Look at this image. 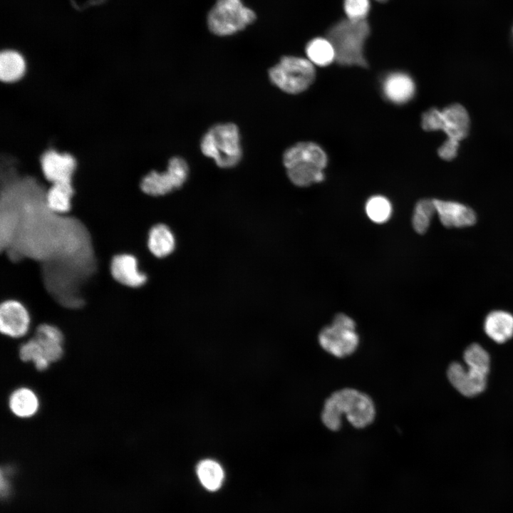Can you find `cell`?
<instances>
[{
    "mask_svg": "<svg viewBox=\"0 0 513 513\" xmlns=\"http://www.w3.org/2000/svg\"><path fill=\"white\" fill-rule=\"evenodd\" d=\"M198 479L202 486L209 491H216L222 484L224 472L216 461L207 459L200 461L196 468Z\"/></svg>",
    "mask_w": 513,
    "mask_h": 513,
    "instance_id": "cell-23",
    "label": "cell"
},
{
    "mask_svg": "<svg viewBox=\"0 0 513 513\" xmlns=\"http://www.w3.org/2000/svg\"><path fill=\"white\" fill-rule=\"evenodd\" d=\"M484 330L494 342H507L513 336V315L503 310L491 311L484 319Z\"/></svg>",
    "mask_w": 513,
    "mask_h": 513,
    "instance_id": "cell-18",
    "label": "cell"
},
{
    "mask_svg": "<svg viewBox=\"0 0 513 513\" xmlns=\"http://www.w3.org/2000/svg\"><path fill=\"white\" fill-rule=\"evenodd\" d=\"M189 167L180 157H172L167 170L162 172L151 171L144 176L140 183L142 192L147 195L159 197L180 188L187 180Z\"/></svg>",
    "mask_w": 513,
    "mask_h": 513,
    "instance_id": "cell-8",
    "label": "cell"
},
{
    "mask_svg": "<svg viewBox=\"0 0 513 513\" xmlns=\"http://www.w3.org/2000/svg\"><path fill=\"white\" fill-rule=\"evenodd\" d=\"M366 212L373 222L383 223L390 218L392 206L387 198L380 195L373 196L367 201Z\"/></svg>",
    "mask_w": 513,
    "mask_h": 513,
    "instance_id": "cell-28",
    "label": "cell"
},
{
    "mask_svg": "<svg viewBox=\"0 0 513 513\" xmlns=\"http://www.w3.org/2000/svg\"><path fill=\"white\" fill-rule=\"evenodd\" d=\"M316 71L308 59L299 56H284L269 70L271 82L289 94L306 90L314 82Z\"/></svg>",
    "mask_w": 513,
    "mask_h": 513,
    "instance_id": "cell-6",
    "label": "cell"
},
{
    "mask_svg": "<svg viewBox=\"0 0 513 513\" xmlns=\"http://www.w3.org/2000/svg\"><path fill=\"white\" fill-rule=\"evenodd\" d=\"M112 279L118 284L132 289L144 286L147 276L140 269L136 256L130 252H120L113 255L108 264Z\"/></svg>",
    "mask_w": 513,
    "mask_h": 513,
    "instance_id": "cell-9",
    "label": "cell"
},
{
    "mask_svg": "<svg viewBox=\"0 0 513 513\" xmlns=\"http://www.w3.org/2000/svg\"><path fill=\"white\" fill-rule=\"evenodd\" d=\"M356 429L370 425L376 417L373 398L367 393L353 388H343L333 392L324 400L321 420L330 431L337 432L342 427V418Z\"/></svg>",
    "mask_w": 513,
    "mask_h": 513,
    "instance_id": "cell-1",
    "label": "cell"
},
{
    "mask_svg": "<svg viewBox=\"0 0 513 513\" xmlns=\"http://www.w3.org/2000/svg\"><path fill=\"white\" fill-rule=\"evenodd\" d=\"M147 246L154 256L164 258L173 252L175 247V239L167 225L157 224L152 226L148 232Z\"/></svg>",
    "mask_w": 513,
    "mask_h": 513,
    "instance_id": "cell-19",
    "label": "cell"
},
{
    "mask_svg": "<svg viewBox=\"0 0 513 513\" xmlns=\"http://www.w3.org/2000/svg\"><path fill=\"white\" fill-rule=\"evenodd\" d=\"M256 18L255 12L242 0H217L207 14V24L213 34L228 36L245 29Z\"/></svg>",
    "mask_w": 513,
    "mask_h": 513,
    "instance_id": "cell-5",
    "label": "cell"
},
{
    "mask_svg": "<svg viewBox=\"0 0 513 513\" xmlns=\"http://www.w3.org/2000/svg\"><path fill=\"white\" fill-rule=\"evenodd\" d=\"M382 89L385 97L389 101L395 104H403L413 98L415 86L408 74L393 72L385 78Z\"/></svg>",
    "mask_w": 513,
    "mask_h": 513,
    "instance_id": "cell-15",
    "label": "cell"
},
{
    "mask_svg": "<svg viewBox=\"0 0 513 513\" xmlns=\"http://www.w3.org/2000/svg\"><path fill=\"white\" fill-rule=\"evenodd\" d=\"M305 51L308 59L318 66H326L336 60L334 48L327 38L315 37L306 44Z\"/></svg>",
    "mask_w": 513,
    "mask_h": 513,
    "instance_id": "cell-22",
    "label": "cell"
},
{
    "mask_svg": "<svg viewBox=\"0 0 513 513\" xmlns=\"http://www.w3.org/2000/svg\"><path fill=\"white\" fill-rule=\"evenodd\" d=\"M200 148L205 156L214 160L222 168L237 165L242 155L237 126L231 123L212 126L203 135Z\"/></svg>",
    "mask_w": 513,
    "mask_h": 513,
    "instance_id": "cell-4",
    "label": "cell"
},
{
    "mask_svg": "<svg viewBox=\"0 0 513 513\" xmlns=\"http://www.w3.org/2000/svg\"><path fill=\"white\" fill-rule=\"evenodd\" d=\"M463 358L469 369L487 375L490 357L487 351L478 343H472L465 351Z\"/></svg>",
    "mask_w": 513,
    "mask_h": 513,
    "instance_id": "cell-25",
    "label": "cell"
},
{
    "mask_svg": "<svg viewBox=\"0 0 513 513\" xmlns=\"http://www.w3.org/2000/svg\"><path fill=\"white\" fill-rule=\"evenodd\" d=\"M19 357L25 362L32 361L37 370H46L50 362L39 342L34 338L24 343L19 349Z\"/></svg>",
    "mask_w": 513,
    "mask_h": 513,
    "instance_id": "cell-27",
    "label": "cell"
},
{
    "mask_svg": "<svg viewBox=\"0 0 513 513\" xmlns=\"http://www.w3.org/2000/svg\"><path fill=\"white\" fill-rule=\"evenodd\" d=\"M513 31V30H512Z\"/></svg>",
    "mask_w": 513,
    "mask_h": 513,
    "instance_id": "cell-31",
    "label": "cell"
},
{
    "mask_svg": "<svg viewBox=\"0 0 513 513\" xmlns=\"http://www.w3.org/2000/svg\"><path fill=\"white\" fill-rule=\"evenodd\" d=\"M451 385L462 395L473 397L481 393L486 387L487 375L471 369H466L458 362L452 363L447 370Z\"/></svg>",
    "mask_w": 513,
    "mask_h": 513,
    "instance_id": "cell-11",
    "label": "cell"
},
{
    "mask_svg": "<svg viewBox=\"0 0 513 513\" xmlns=\"http://www.w3.org/2000/svg\"><path fill=\"white\" fill-rule=\"evenodd\" d=\"M353 318L345 314H336L330 325L318 333V342L327 353L337 358H346L358 348L360 337Z\"/></svg>",
    "mask_w": 513,
    "mask_h": 513,
    "instance_id": "cell-7",
    "label": "cell"
},
{
    "mask_svg": "<svg viewBox=\"0 0 513 513\" xmlns=\"http://www.w3.org/2000/svg\"><path fill=\"white\" fill-rule=\"evenodd\" d=\"M436 213L444 227L463 228L474 225L477 222L475 211L462 203L433 199Z\"/></svg>",
    "mask_w": 513,
    "mask_h": 513,
    "instance_id": "cell-12",
    "label": "cell"
},
{
    "mask_svg": "<svg viewBox=\"0 0 513 513\" xmlns=\"http://www.w3.org/2000/svg\"><path fill=\"white\" fill-rule=\"evenodd\" d=\"M370 33V27L366 20L341 19L332 24L326 32V38L332 43L336 61L346 66L368 67L364 46Z\"/></svg>",
    "mask_w": 513,
    "mask_h": 513,
    "instance_id": "cell-2",
    "label": "cell"
},
{
    "mask_svg": "<svg viewBox=\"0 0 513 513\" xmlns=\"http://www.w3.org/2000/svg\"><path fill=\"white\" fill-rule=\"evenodd\" d=\"M343 8L347 19L366 20L370 10V0H343Z\"/></svg>",
    "mask_w": 513,
    "mask_h": 513,
    "instance_id": "cell-29",
    "label": "cell"
},
{
    "mask_svg": "<svg viewBox=\"0 0 513 513\" xmlns=\"http://www.w3.org/2000/svg\"><path fill=\"white\" fill-rule=\"evenodd\" d=\"M26 62L19 52L13 50L3 51L0 55V78L5 83H12L20 79L24 74Z\"/></svg>",
    "mask_w": 513,
    "mask_h": 513,
    "instance_id": "cell-21",
    "label": "cell"
},
{
    "mask_svg": "<svg viewBox=\"0 0 513 513\" xmlns=\"http://www.w3.org/2000/svg\"><path fill=\"white\" fill-rule=\"evenodd\" d=\"M72 181L52 183L44 195L47 209L57 215H64L73 209L74 187Z\"/></svg>",
    "mask_w": 513,
    "mask_h": 513,
    "instance_id": "cell-16",
    "label": "cell"
},
{
    "mask_svg": "<svg viewBox=\"0 0 513 513\" xmlns=\"http://www.w3.org/2000/svg\"><path fill=\"white\" fill-rule=\"evenodd\" d=\"M422 127L428 131L442 130L447 139L438 149L439 156L446 160L453 159L460 142L467 135L470 118L460 104L450 105L442 110L431 108L422 115Z\"/></svg>",
    "mask_w": 513,
    "mask_h": 513,
    "instance_id": "cell-3",
    "label": "cell"
},
{
    "mask_svg": "<svg viewBox=\"0 0 513 513\" xmlns=\"http://www.w3.org/2000/svg\"><path fill=\"white\" fill-rule=\"evenodd\" d=\"M323 169L311 163H301L286 168L289 178L295 185L306 187L324 179Z\"/></svg>",
    "mask_w": 513,
    "mask_h": 513,
    "instance_id": "cell-24",
    "label": "cell"
},
{
    "mask_svg": "<svg viewBox=\"0 0 513 513\" xmlns=\"http://www.w3.org/2000/svg\"><path fill=\"white\" fill-rule=\"evenodd\" d=\"M11 412L20 418H29L36 414L39 408L38 398L36 393L28 388H20L14 390L9 400Z\"/></svg>",
    "mask_w": 513,
    "mask_h": 513,
    "instance_id": "cell-20",
    "label": "cell"
},
{
    "mask_svg": "<svg viewBox=\"0 0 513 513\" xmlns=\"http://www.w3.org/2000/svg\"><path fill=\"white\" fill-rule=\"evenodd\" d=\"M375 1L380 2V3H384V2L388 1V0H375Z\"/></svg>",
    "mask_w": 513,
    "mask_h": 513,
    "instance_id": "cell-30",
    "label": "cell"
},
{
    "mask_svg": "<svg viewBox=\"0 0 513 513\" xmlns=\"http://www.w3.org/2000/svg\"><path fill=\"white\" fill-rule=\"evenodd\" d=\"M31 325L28 308L14 298H6L0 305V331L7 336L19 338L26 335Z\"/></svg>",
    "mask_w": 513,
    "mask_h": 513,
    "instance_id": "cell-10",
    "label": "cell"
},
{
    "mask_svg": "<svg viewBox=\"0 0 513 513\" xmlns=\"http://www.w3.org/2000/svg\"><path fill=\"white\" fill-rule=\"evenodd\" d=\"M35 336L50 363L56 362L62 357L63 334L56 326L41 323L36 328Z\"/></svg>",
    "mask_w": 513,
    "mask_h": 513,
    "instance_id": "cell-17",
    "label": "cell"
},
{
    "mask_svg": "<svg viewBox=\"0 0 513 513\" xmlns=\"http://www.w3.org/2000/svg\"><path fill=\"white\" fill-rule=\"evenodd\" d=\"M436 213L433 199H423L415 206L412 224L415 231L424 234L429 228L431 219Z\"/></svg>",
    "mask_w": 513,
    "mask_h": 513,
    "instance_id": "cell-26",
    "label": "cell"
},
{
    "mask_svg": "<svg viewBox=\"0 0 513 513\" xmlns=\"http://www.w3.org/2000/svg\"><path fill=\"white\" fill-rule=\"evenodd\" d=\"M327 162L328 158L324 150L312 142L296 143L288 148L283 155V162L286 169L301 163L314 164L324 169Z\"/></svg>",
    "mask_w": 513,
    "mask_h": 513,
    "instance_id": "cell-14",
    "label": "cell"
},
{
    "mask_svg": "<svg viewBox=\"0 0 513 513\" xmlns=\"http://www.w3.org/2000/svg\"><path fill=\"white\" fill-rule=\"evenodd\" d=\"M41 166L45 178L52 184L71 181L76 161L70 154L50 150L42 155Z\"/></svg>",
    "mask_w": 513,
    "mask_h": 513,
    "instance_id": "cell-13",
    "label": "cell"
}]
</instances>
